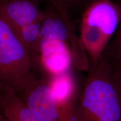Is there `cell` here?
Instances as JSON below:
<instances>
[{
    "mask_svg": "<svg viewBox=\"0 0 121 121\" xmlns=\"http://www.w3.org/2000/svg\"><path fill=\"white\" fill-rule=\"evenodd\" d=\"M2 87L0 85V112H2V108H1V96H2Z\"/></svg>",
    "mask_w": 121,
    "mask_h": 121,
    "instance_id": "cell-15",
    "label": "cell"
},
{
    "mask_svg": "<svg viewBox=\"0 0 121 121\" xmlns=\"http://www.w3.org/2000/svg\"><path fill=\"white\" fill-rule=\"evenodd\" d=\"M41 24L42 22H34L16 31L20 39L31 56L34 65L38 60L40 55Z\"/></svg>",
    "mask_w": 121,
    "mask_h": 121,
    "instance_id": "cell-9",
    "label": "cell"
},
{
    "mask_svg": "<svg viewBox=\"0 0 121 121\" xmlns=\"http://www.w3.org/2000/svg\"><path fill=\"white\" fill-rule=\"evenodd\" d=\"M87 72L73 121H121V87L111 65L102 56Z\"/></svg>",
    "mask_w": 121,
    "mask_h": 121,
    "instance_id": "cell-1",
    "label": "cell"
},
{
    "mask_svg": "<svg viewBox=\"0 0 121 121\" xmlns=\"http://www.w3.org/2000/svg\"><path fill=\"white\" fill-rule=\"evenodd\" d=\"M33 66L16 31L0 15V85L20 93L32 75Z\"/></svg>",
    "mask_w": 121,
    "mask_h": 121,
    "instance_id": "cell-3",
    "label": "cell"
},
{
    "mask_svg": "<svg viewBox=\"0 0 121 121\" xmlns=\"http://www.w3.org/2000/svg\"><path fill=\"white\" fill-rule=\"evenodd\" d=\"M117 2L121 10V1ZM103 56L110 64L121 62V19L117 32L106 48Z\"/></svg>",
    "mask_w": 121,
    "mask_h": 121,
    "instance_id": "cell-10",
    "label": "cell"
},
{
    "mask_svg": "<svg viewBox=\"0 0 121 121\" xmlns=\"http://www.w3.org/2000/svg\"><path fill=\"white\" fill-rule=\"evenodd\" d=\"M0 121H8L7 119L4 117V115L2 116L1 114H0Z\"/></svg>",
    "mask_w": 121,
    "mask_h": 121,
    "instance_id": "cell-16",
    "label": "cell"
},
{
    "mask_svg": "<svg viewBox=\"0 0 121 121\" xmlns=\"http://www.w3.org/2000/svg\"><path fill=\"white\" fill-rule=\"evenodd\" d=\"M110 65H111L112 67L113 71L114 72V73L121 76V62Z\"/></svg>",
    "mask_w": 121,
    "mask_h": 121,
    "instance_id": "cell-12",
    "label": "cell"
},
{
    "mask_svg": "<svg viewBox=\"0 0 121 121\" xmlns=\"http://www.w3.org/2000/svg\"><path fill=\"white\" fill-rule=\"evenodd\" d=\"M81 1H82V0H63L65 4H66L67 7L68 6H69V4H76V3L79 2Z\"/></svg>",
    "mask_w": 121,
    "mask_h": 121,
    "instance_id": "cell-13",
    "label": "cell"
},
{
    "mask_svg": "<svg viewBox=\"0 0 121 121\" xmlns=\"http://www.w3.org/2000/svg\"><path fill=\"white\" fill-rule=\"evenodd\" d=\"M0 15L16 31L30 24L42 22L45 11L34 0H0Z\"/></svg>",
    "mask_w": 121,
    "mask_h": 121,
    "instance_id": "cell-7",
    "label": "cell"
},
{
    "mask_svg": "<svg viewBox=\"0 0 121 121\" xmlns=\"http://www.w3.org/2000/svg\"><path fill=\"white\" fill-rule=\"evenodd\" d=\"M121 10L114 0H94L82 16L80 38L91 62H97L117 32Z\"/></svg>",
    "mask_w": 121,
    "mask_h": 121,
    "instance_id": "cell-2",
    "label": "cell"
},
{
    "mask_svg": "<svg viewBox=\"0 0 121 121\" xmlns=\"http://www.w3.org/2000/svg\"><path fill=\"white\" fill-rule=\"evenodd\" d=\"M113 73H114V77H115V78H116V80H117L118 83L119 85L121 86V76L118 75H117V74L114 73V72H113Z\"/></svg>",
    "mask_w": 121,
    "mask_h": 121,
    "instance_id": "cell-14",
    "label": "cell"
},
{
    "mask_svg": "<svg viewBox=\"0 0 121 121\" xmlns=\"http://www.w3.org/2000/svg\"><path fill=\"white\" fill-rule=\"evenodd\" d=\"M1 108L8 121H43L33 114L18 94L9 87H2Z\"/></svg>",
    "mask_w": 121,
    "mask_h": 121,
    "instance_id": "cell-8",
    "label": "cell"
},
{
    "mask_svg": "<svg viewBox=\"0 0 121 121\" xmlns=\"http://www.w3.org/2000/svg\"><path fill=\"white\" fill-rule=\"evenodd\" d=\"M51 77L47 82L56 99L60 121H73L79 96L78 83L71 69Z\"/></svg>",
    "mask_w": 121,
    "mask_h": 121,
    "instance_id": "cell-5",
    "label": "cell"
},
{
    "mask_svg": "<svg viewBox=\"0 0 121 121\" xmlns=\"http://www.w3.org/2000/svg\"><path fill=\"white\" fill-rule=\"evenodd\" d=\"M39 60L44 69L51 76L69 71L73 64L69 45L51 38L41 39Z\"/></svg>",
    "mask_w": 121,
    "mask_h": 121,
    "instance_id": "cell-6",
    "label": "cell"
},
{
    "mask_svg": "<svg viewBox=\"0 0 121 121\" xmlns=\"http://www.w3.org/2000/svg\"><path fill=\"white\" fill-rule=\"evenodd\" d=\"M52 4V6L56 9L58 13L63 19H69L67 13V6L65 4L63 0H49Z\"/></svg>",
    "mask_w": 121,
    "mask_h": 121,
    "instance_id": "cell-11",
    "label": "cell"
},
{
    "mask_svg": "<svg viewBox=\"0 0 121 121\" xmlns=\"http://www.w3.org/2000/svg\"><path fill=\"white\" fill-rule=\"evenodd\" d=\"M21 93L25 105L36 117L43 121H60L56 99L48 82L32 75Z\"/></svg>",
    "mask_w": 121,
    "mask_h": 121,
    "instance_id": "cell-4",
    "label": "cell"
}]
</instances>
